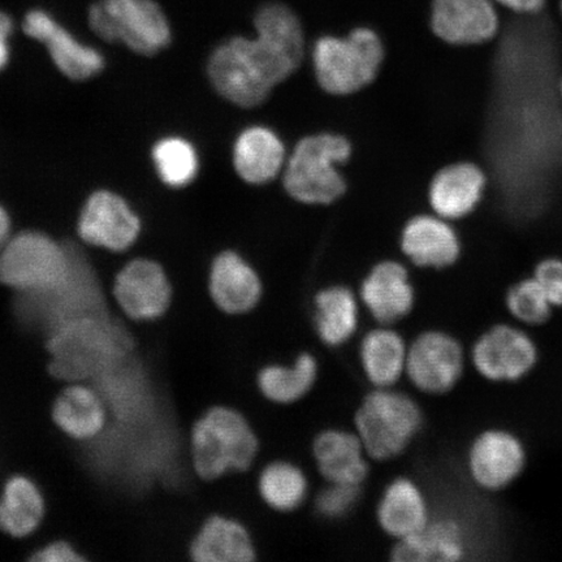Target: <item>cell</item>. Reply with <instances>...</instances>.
I'll list each match as a JSON object with an SVG mask.
<instances>
[{
    "label": "cell",
    "instance_id": "6da1fadb",
    "mask_svg": "<svg viewBox=\"0 0 562 562\" xmlns=\"http://www.w3.org/2000/svg\"><path fill=\"white\" fill-rule=\"evenodd\" d=\"M255 26L256 38L237 35L217 46L207 68L217 93L245 109L263 103L299 68L305 52L300 20L286 5H263Z\"/></svg>",
    "mask_w": 562,
    "mask_h": 562
},
{
    "label": "cell",
    "instance_id": "7a4b0ae2",
    "mask_svg": "<svg viewBox=\"0 0 562 562\" xmlns=\"http://www.w3.org/2000/svg\"><path fill=\"white\" fill-rule=\"evenodd\" d=\"M70 265L67 277L50 290L12 293L13 319L21 337L34 356L48 361L46 341L56 329L82 316L117 312L110 283L88 252L69 241Z\"/></svg>",
    "mask_w": 562,
    "mask_h": 562
},
{
    "label": "cell",
    "instance_id": "3957f363",
    "mask_svg": "<svg viewBox=\"0 0 562 562\" xmlns=\"http://www.w3.org/2000/svg\"><path fill=\"white\" fill-rule=\"evenodd\" d=\"M135 348L133 323L119 312L82 316L48 336V372L60 384L91 383Z\"/></svg>",
    "mask_w": 562,
    "mask_h": 562
},
{
    "label": "cell",
    "instance_id": "277c9868",
    "mask_svg": "<svg viewBox=\"0 0 562 562\" xmlns=\"http://www.w3.org/2000/svg\"><path fill=\"white\" fill-rule=\"evenodd\" d=\"M261 452L251 420L234 404H214L193 420L188 431V456L202 484H216L248 473Z\"/></svg>",
    "mask_w": 562,
    "mask_h": 562
},
{
    "label": "cell",
    "instance_id": "5b68a950",
    "mask_svg": "<svg viewBox=\"0 0 562 562\" xmlns=\"http://www.w3.org/2000/svg\"><path fill=\"white\" fill-rule=\"evenodd\" d=\"M424 420L417 400L406 392L395 386L372 389L356 409L353 430L371 461L389 462L406 452Z\"/></svg>",
    "mask_w": 562,
    "mask_h": 562
},
{
    "label": "cell",
    "instance_id": "8992f818",
    "mask_svg": "<svg viewBox=\"0 0 562 562\" xmlns=\"http://www.w3.org/2000/svg\"><path fill=\"white\" fill-rule=\"evenodd\" d=\"M88 24L97 37L144 56L157 55L172 42L170 19L157 0H97Z\"/></svg>",
    "mask_w": 562,
    "mask_h": 562
},
{
    "label": "cell",
    "instance_id": "52a82bcc",
    "mask_svg": "<svg viewBox=\"0 0 562 562\" xmlns=\"http://www.w3.org/2000/svg\"><path fill=\"white\" fill-rule=\"evenodd\" d=\"M69 265V241L24 231L0 249V288L11 293L47 291L67 277Z\"/></svg>",
    "mask_w": 562,
    "mask_h": 562
},
{
    "label": "cell",
    "instance_id": "ba28073f",
    "mask_svg": "<svg viewBox=\"0 0 562 562\" xmlns=\"http://www.w3.org/2000/svg\"><path fill=\"white\" fill-rule=\"evenodd\" d=\"M384 58L381 38L368 27L348 37H322L314 46L316 80L328 93L347 95L374 81Z\"/></svg>",
    "mask_w": 562,
    "mask_h": 562
},
{
    "label": "cell",
    "instance_id": "9c48e42d",
    "mask_svg": "<svg viewBox=\"0 0 562 562\" xmlns=\"http://www.w3.org/2000/svg\"><path fill=\"white\" fill-rule=\"evenodd\" d=\"M351 147L347 138L316 135L301 139L284 172V187L292 199L308 205H327L346 192L336 165L347 161Z\"/></svg>",
    "mask_w": 562,
    "mask_h": 562
},
{
    "label": "cell",
    "instance_id": "30bf717a",
    "mask_svg": "<svg viewBox=\"0 0 562 562\" xmlns=\"http://www.w3.org/2000/svg\"><path fill=\"white\" fill-rule=\"evenodd\" d=\"M112 302L131 323L157 322L170 313L175 285L164 263L149 257L130 259L112 276Z\"/></svg>",
    "mask_w": 562,
    "mask_h": 562
},
{
    "label": "cell",
    "instance_id": "8fae6325",
    "mask_svg": "<svg viewBox=\"0 0 562 562\" xmlns=\"http://www.w3.org/2000/svg\"><path fill=\"white\" fill-rule=\"evenodd\" d=\"M467 362L465 348L456 336L425 329L409 342L405 378L422 395L442 396L460 384Z\"/></svg>",
    "mask_w": 562,
    "mask_h": 562
},
{
    "label": "cell",
    "instance_id": "7c38bea8",
    "mask_svg": "<svg viewBox=\"0 0 562 562\" xmlns=\"http://www.w3.org/2000/svg\"><path fill=\"white\" fill-rule=\"evenodd\" d=\"M477 375L491 383H517L539 363V348L532 336L517 325L497 323L477 336L470 349Z\"/></svg>",
    "mask_w": 562,
    "mask_h": 562
},
{
    "label": "cell",
    "instance_id": "4fadbf2b",
    "mask_svg": "<svg viewBox=\"0 0 562 562\" xmlns=\"http://www.w3.org/2000/svg\"><path fill=\"white\" fill-rule=\"evenodd\" d=\"M467 465L477 488L503 491L524 474L527 449L522 439L507 428H487L470 445Z\"/></svg>",
    "mask_w": 562,
    "mask_h": 562
},
{
    "label": "cell",
    "instance_id": "5bb4252c",
    "mask_svg": "<svg viewBox=\"0 0 562 562\" xmlns=\"http://www.w3.org/2000/svg\"><path fill=\"white\" fill-rule=\"evenodd\" d=\"M140 228L139 216L130 203L104 189L89 196L77 222L83 244L115 255L135 246Z\"/></svg>",
    "mask_w": 562,
    "mask_h": 562
},
{
    "label": "cell",
    "instance_id": "9a60e30c",
    "mask_svg": "<svg viewBox=\"0 0 562 562\" xmlns=\"http://www.w3.org/2000/svg\"><path fill=\"white\" fill-rule=\"evenodd\" d=\"M23 32L46 47L55 67L70 80L93 79L105 66L104 56L98 48L77 38L44 9H33L25 13Z\"/></svg>",
    "mask_w": 562,
    "mask_h": 562
},
{
    "label": "cell",
    "instance_id": "2e32d148",
    "mask_svg": "<svg viewBox=\"0 0 562 562\" xmlns=\"http://www.w3.org/2000/svg\"><path fill=\"white\" fill-rule=\"evenodd\" d=\"M207 299L217 314L241 318L255 312L262 300L263 286L258 272L235 251H223L210 265Z\"/></svg>",
    "mask_w": 562,
    "mask_h": 562
},
{
    "label": "cell",
    "instance_id": "e0dca14e",
    "mask_svg": "<svg viewBox=\"0 0 562 562\" xmlns=\"http://www.w3.org/2000/svg\"><path fill=\"white\" fill-rule=\"evenodd\" d=\"M50 416L58 431L79 445L100 438L110 424L109 406L90 382L63 384L52 404Z\"/></svg>",
    "mask_w": 562,
    "mask_h": 562
},
{
    "label": "cell",
    "instance_id": "ac0fdd59",
    "mask_svg": "<svg viewBox=\"0 0 562 562\" xmlns=\"http://www.w3.org/2000/svg\"><path fill=\"white\" fill-rule=\"evenodd\" d=\"M191 562H252L258 559L256 539L240 518L211 512L196 527L188 547Z\"/></svg>",
    "mask_w": 562,
    "mask_h": 562
},
{
    "label": "cell",
    "instance_id": "d6986e66",
    "mask_svg": "<svg viewBox=\"0 0 562 562\" xmlns=\"http://www.w3.org/2000/svg\"><path fill=\"white\" fill-rule=\"evenodd\" d=\"M46 517L47 498L33 476L18 472L0 482V532L24 543L26 559L31 540L37 536Z\"/></svg>",
    "mask_w": 562,
    "mask_h": 562
},
{
    "label": "cell",
    "instance_id": "ffe728a7",
    "mask_svg": "<svg viewBox=\"0 0 562 562\" xmlns=\"http://www.w3.org/2000/svg\"><path fill=\"white\" fill-rule=\"evenodd\" d=\"M431 27L448 44H486L498 33V16L491 0H434Z\"/></svg>",
    "mask_w": 562,
    "mask_h": 562
},
{
    "label": "cell",
    "instance_id": "44dd1931",
    "mask_svg": "<svg viewBox=\"0 0 562 562\" xmlns=\"http://www.w3.org/2000/svg\"><path fill=\"white\" fill-rule=\"evenodd\" d=\"M312 456L326 483L361 486L370 473V459L355 430L328 427L315 435Z\"/></svg>",
    "mask_w": 562,
    "mask_h": 562
},
{
    "label": "cell",
    "instance_id": "7402d4cb",
    "mask_svg": "<svg viewBox=\"0 0 562 562\" xmlns=\"http://www.w3.org/2000/svg\"><path fill=\"white\" fill-rule=\"evenodd\" d=\"M379 529L393 542L411 538L431 521L430 502L418 482L396 476L383 488L375 507Z\"/></svg>",
    "mask_w": 562,
    "mask_h": 562
},
{
    "label": "cell",
    "instance_id": "603a6c76",
    "mask_svg": "<svg viewBox=\"0 0 562 562\" xmlns=\"http://www.w3.org/2000/svg\"><path fill=\"white\" fill-rule=\"evenodd\" d=\"M360 301L376 325L395 326L413 312L416 292L403 265L384 261L363 279Z\"/></svg>",
    "mask_w": 562,
    "mask_h": 562
},
{
    "label": "cell",
    "instance_id": "cb8c5ba5",
    "mask_svg": "<svg viewBox=\"0 0 562 562\" xmlns=\"http://www.w3.org/2000/svg\"><path fill=\"white\" fill-rule=\"evenodd\" d=\"M407 348L409 342L395 326L376 325L364 333L358 361L372 389H392L405 378Z\"/></svg>",
    "mask_w": 562,
    "mask_h": 562
},
{
    "label": "cell",
    "instance_id": "d4e9b609",
    "mask_svg": "<svg viewBox=\"0 0 562 562\" xmlns=\"http://www.w3.org/2000/svg\"><path fill=\"white\" fill-rule=\"evenodd\" d=\"M487 178L480 166L461 161L442 168L430 188V202L442 220H461L480 205Z\"/></svg>",
    "mask_w": 562,
    "mask_h": 562
},
{
    "label": "cell",
    "instance_id": "484cf974",
    "mask_svg": "<svg viewBox=\"0 0 562 562\" xmlns=\"http://www.w3.org/2000/svg\"><path fill=\"white\" fill-rule=\"evenodd\" d=\"M468 552L465 531L453 518H432L413 537L393 544L391 560L396 562H456Z\"/></svg>",
    "mask_w": 562,
    "mask_h": 562
},
{
    "label": "cell",
    "instance_id": "4316f807",
    "mask_svg": "<svg viewBox=\"0 0 562 562\" xmlns=\"http://www.w3.org/2000/svg\"><path fill=\"white\" fill-rule=\"evenodd\" d=\"M319 378V362L311 351H301L290 363H267L256 374V389L266 402L278 406L297 404Z\"/></svg>",
    "mask_w": 562,
    "mask_h": 562
},
{
    "label": "cell",
    "instance_id": "83f0119b",
    "mask_svg": "<svg viewBox=\"0 0 562 562\" xmlns=\"http://www.w3.org/2000/svg\"><path fill=\"white\" fill-rule=\"evenodd\" d=\"M402 248L414 265L447 269L459 261V236L446 221L432 216H418L407 223Z\"/></svg>",
    "mask_w": 562,
    "mask_h": 562
},
{
    "label": "cell",
    "instance_id": "f1b7e54d",
    "mask_svg": "<svg viewBox=\"0 0 562 562\" xmlns=\"http://www.w3.org/2000/svg\"><path fill=\"white\" fill-rule=\"evenodd\" d=\"M360 322V301L349 288L333 285L315 294L314 331L326 347L346 346L358 333Z\"/></svg>",
    "mask_w": 562,
    "mask_h": 562
},
{
    "label": "cell",
    "instance_id": "f546056e",
    "mask_svg": "<svg viewBox=\"0 0 562 562\" xmlns=\"http://www.w3.org/2000/svg\"><path fill=\"white\" fill-rule=\"evenodd\" d=\"M285 157L284 145L265 126H251L237 137L234 165L238 176L249 184H265L277 178Z\"/></svg>",
    "mask_w": 562,
    "mask_h": 562
},
{
    "label": "cell",
    "instance_id": "4dcf8cb0",
    "mask_svg": "<svg viewBox=\"0 0 562 562\" xmlns=\"http://www.w3.org/2000/svg\"><path fill=\"white\" fill-rule=\"evenodd\" d=\"M256 490L267 508L285 515L299 510L305 504L311 483L297 463L276 460L259 470Z\"/></svg>",
    "mask_w": 562,
    "mask_h": 562
},
{
    "label": "cell",
    "instance_id": "1f68e13d",
    "mask_svg": "<svg viewBox=\"0 0 562 562\" xmlns=\"http://www.w3.org/2000/svg\"><path fill=\"white\" fill-rule=\"evenodd\" d=\"M151 158L158 178L170 188L188 187L200 170V158L195 147L179 136L159 139L154 146Z\"/></svg>",
    "mask_w": 562,
    "mask_h": 562
},
{
    "label": "cell",
    "instance_id": "d6a6232c",
    "mask_svg": "<svg viewBox=\"0 0 562 562\" xmlns=\"http://www.w3.org/2000/svg\"><path fill=\"white\" fill-rule=\"evenodd\" d=\"M505 307L518 325L540 327L552 318L553 306L532 277L516 281L505 293Z\"/></svg>",
    "mask_w": 562,
    "mask_h": 562
},
{
    "label": "cell",
    "instance_id": "836d02e7",
    "mask_svg": "<svg viewBox=\"0 0 562 562\" xmlns=\"http://www.w3.org/2000/svg\"><path fill=\"white\" fill-rule=\"evenodd\" d=\"M361 486L326 483L314 497L315 512L327 521H339L355 510L360 502Z\"/></svg>",
    "mask_w": 562,
    "mask_h": 562
},
{
    "label": "cell",
    "instance_id": "e575fe53",
    "mask_svg": "<svg viewBox=\"0 0 562 562\" xmlns=\"http://www.w3.org/2000/svg\"><path fill=\"white\" fill-rule=\"evenodd\" d=\"M532 278L550 300L554 308L562 307V258L548 257L539 261Z\"/></svg>",
    "mask_w": 562,
    "mask_h": 562
},
{
    "label": "cell",
    "instance_id": "d590c367",
    "mask_svg": "<svg viewBox=\"0 0 562 562\" xmlns=\"http://www.w3.org/2000/svg\"><path fill=\"white\" fill-rule=\"evenodd\" d=\"M26 562H88V560L70 540L54 538L35 548Z\"/></svg>",
    "mask_w": 562,
    "mask_h": 562
},
{
    "label": "cell",
    "instance_id": "8d00e7d4",
    "mask_svg": "<svg viewBox=\"0 0 562 562\" xmlns=\"http://www.w3.org/2000/svg\"><path fill=\"white\" fill-rule=\"evenodd\" d=\"M13 33H15V21L9 13L0 10V72L10 65Z\"/></svg>",
    "mask_w": 562,
    "mask_h": 562
},
{
    "label": "cell",
    "instance_id": "74e56055",
    "mask_svg": "<svg viewBox=\"0 0 562 562\" xmlns=\"http://www.w3.org/2000/svg\"><path fill=\"white\" fill-rule=\"evenodd\" d=\"M496 2L522 16L537 15L546 4V0H496Z\"/></svg>",
    "mask_w": 562,
    "mask_h": 562
},
{
    "label": "cell",
    "instance_id": "f35d334b",
    "mask_svg": "<svg viewBox=\"0 0 562 562\" xmlns=\"http://www.w3.org/2000/svg\"><path fill=\"white\" fill-rule=\"evenodd\" d=\"M11 217L10 214L7 213V210L0 205V249L3 248L7 241L11 238Z\"/></svg>",
    "mask_w": 562,
    "mask_h": 562
},
{
    "label": "cell",
    "instance_id": "ab89813d",
    "mask_svg": "<svg viewBox=\"0 0 562 562\" xmlns=\"http://www.w3.org/2000/svg\"><path fill=\"white\" fill-rule=\"evenodd\" d=\"M559 95H560V101H561V104H562V80H561L560 86H559Z\"/></svg>",
    "mask_w": 562,
    "mask_h": 562
},
{
    "label": "cell",
    "instance_id": "60d3db41",
    "mask_svg": "<svg viewBox=\"0 0 562 562\" xmlns=\"http://www.w3.org/2000/svg\"><path fill=\"white\" fill-rule=\"evenodd\" d=\"M561 13H562V0H561Z\"/></svg>",
    "mask_w": 562,
    "mask_h": 562
}]
</instances>
